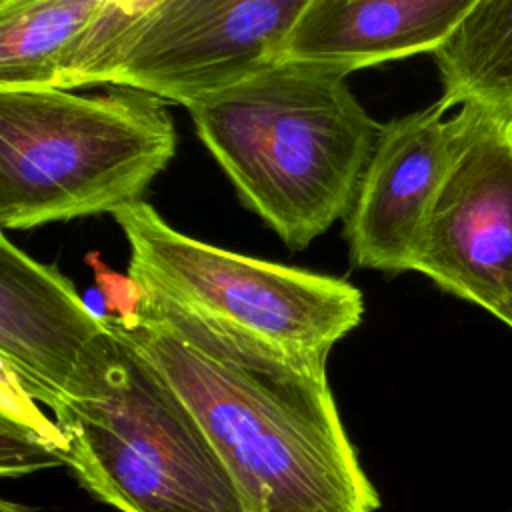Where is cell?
Returning <instances> with one entry per match:
<instances>
[{
    "label": "cell",
    "instance_id": "obj_1",
    "mask_svg": "<svg viewBox=\"0 0 512 512\" xmlns=\"http://www.w3.org/2000/svg\"><path fill=\"white\" fill-rule=\"evenodd\" d=\"M116 322L196 414L250 512L378 510L326 358L292 356L144 302L134 320Z\"/></svg>",
    "mask_w": 512,
    "mask_h": 512
},
{
    "label": "cell",
    "instance_id": "obj_2",
    "mask_svg": "<svg viewBox=\"0 0 512 512\" xmlns=\"http://www.w3.org/2000/svg\"><path fill=\"white\" fill-rule=\"evenodd\" d=\"M184 108L242 204L292 250L348 216L382 128L346 74L296 60Z\"/></svg>",
    "mask_w": 512,
    "mask_h": 512
},
{
    "label": "cell",
    "instance_id": "obj_3",
    "mask_svg": "<svg viewBox=\"0 0 512 512\" xmlns=\"http://www.w3.org/2000/svg\"><path fill=\"white\" fill-rule=\"evenodd\" d=\"M106 316L110 338L52 410L64 466L120 512H250L196 414Z\"/></svg>",
    "mask_w": 512,
    "mask_h": 512
},
{
    "label": "cell",
    "instance_id": "obj_4",
    "mask_svg": "<svg viewBox=\"0 0 512 512\" xmlns=\"http://www.w3.org/2000/svg\"><path fill=\"white\" fill-rule=\"evenodd\" d=\"M0 90V226L28 230L140 202L176 154L168 102L136 88Z\"/></svg>",
    "mask_w": 512,
    "mask_h": 512
},
{
    "label": "cell",
    "instance_id": "obj_5",
    "mask_svg": "<svg viewBox=\"0 0 512 512\" xmlns=\"http://www.w3.org/2000/svg\"><path fill=\"white\" fill-rule=\"evenodd\" d=\"M112 216L128 242V274L142 302L164 314L326 360L364 316L362 292L344 278L202 242L170 226L144 200Z\"/></svg>",
    "mask_w": 512,
    "mask_h": 512
},
{
    "label": "cell",
    "instance_id": "obj_6",
    "mask_svg": "<svg viewBox=\"0 0 512 512\" xmlns=\"http://www.w3.org/2000/svg\"><path fill=\"white\" fill-rule=\"evenodd\" d=\"M312 0H162L88 74L186 106L282 60Z\"/></svg>",
    "mask_w": 512,
    "mask_h": 512
},
{
    "label": "cell",
    "instance_id": "obj_7",
    "mask_svg": "<svg viewBox=\"0 0 512 512\" xmlns=\"http://www.w3.org/2000/svg\"><path fill=\"white\" fill-rule=\"evenodd\" d=\"M414 272L498 314L512 300V122L478 104L454 114L450 160L426 214Z\"/></svg>",
    "mask_w": 512,
    "mask_h": 512
},
{
    "label": "cell",
    "instance_id": "obj_8",
    "mask_svg": "<svg viewBox=\"0 0 512 512\" xmlns=\"http://www.w3.org/2000/svg\"><path fill=\"white\" fill-rule=\"evenodd\" d=\"M450 108L438 98L422 110L382 124L344 218V236L356 268L386 274L414 270L420 232L452 152Z\"/></svg>",
    "mask_w": 512,
    "mask_h": 512
},
{
    "label": "cell",
    "instance_id": "obj_9",
    "mask_svg": "<svg viewBox=\"0 0 512 512\" xmlns=\"http://www.w3.org/2000/svg\"><path fill=\"white\" fill-rule=\"evenodd\" d=\"M110 332L68 276L0 236V362L30 400L54 410Z\"/></svg>",
    "mask_w": 512,
    "mask_h": 512
},
{
    "label": "cell",
    "instance_id": "obj_10",
    "mask_svg": "<svg viewBox=\"0 0 512 512\" xmlns=\"http://www.w3.org/2000/svg\"><path fill=\"white\" fill-rule=\"evenodd\" d=\"M478 0H312L282 60L354 70L436 52Z\"/></svg>",
    "mask_w": 512,
    "mask_h": 512
},
{
    "label": "cell",
    "instance_id": "obj_11",
    "mask_svg": "<svg viewBox=\"0 0 512 512\" xmlns=\"http://www.w3.org/2000/svg\"><path fill=\"white\" fill-rule=\"evenodd\" d=\"M106 0H16L0 6V90L54 88Z\"/></svg>",
    "mask_w": 512,
    "mask_h": 512
},
{
    "label": "cell",
    "instance_id": "obj_12",
    "mask_svg": "<svg viewBox=\"0 0 512 512\" xmlns=\"http://www.w3.org/2000/svg\"><path fill=\"white\" fill-rule=\"evenodd\" d=\"M432 58L444 102L478 104L512 122V0H478Z\"/></svg>",
    "mask_w": 512,
    "mask_h": 512
},
{
    "label": "cell",
    "instance_id": "obj_13",
    "mask_svg": "<svg viewBox=\"0 0 512 512\" xmlns=\"http://www.w3.org/2000/svg\"><path fill=\"white\" fill-rule=\"evenodd\" d=\"M10 384L14 400L2 390L0 416V464L2 476H20L46 466H64V440L56 424H50L34 408L22 388L2 372Z\"/></svg>",
    "mask_w": 512,
    "mask_h": 512
},
{
    "label": "cell",
    "instance_id": "obj_14",
    "mask_svg": "<svg viewBox=\"0 0 512 512\" xmlns=\"http://www.w3.org/2000/svg\"><path fill=\"white\" fill-rule=\"evenodd\" d=\"M162 0H110L106 8L98 14L94 24L88 28L68 64L60 72L54 88H80L84 86L88 74L100 64V60L110 52L116 40L142 16H146Z\"/></svg>",
    "mask_w": 512,
    "mask_h": 512
},
{
    "label": "cell",
    "instance_id": "obj_15",
    "mask_svg": "<svg viewBox=\"0 0 512 512\" xmlns=\"http://www.w3.org/2000/svg\"><path fill=\"white\" fill-rule=\"evenodd\" d=\"M86 264L94 274L106 310L122 322L134 320L142 302V292L134 278L130 274H120L108 268L98 252H88Z\"/></svg>",
    "mask_w": 512,
    "mask_h": 512
},
{
    "label": "cell",
    "instance_id": "obj_16",
    "mask_svg": "<svg viewBox=\"0 0 512 512\" xmlns=\"http://www.w3.org/2000/svg\"><path fill=\"white\" fill-rule=\"evenodd\" d=\"M496 318H498V320H502L506 326H510V328H512V300H510V302H508V304H506V306L496 314Z\"/></svg>",
    "mask_w": 512,
    "mask_h": 512
},
{
    "label": "cell",
    "instance_id": "obj_17",
    "mask_svg": "<svg viewBox=\"0 0 512 512\" xmlns=\"http://www.w3.org/2000/svg\"><path fill=\"white\" fill-rule=\"evenodd\" d=\"M0 512H28L24 506L16 504V502H10V500H2L0 502Z\"/></svg>",
    "mask_w": 512,
    "mask_h": 512
},
{
    "label": "cell",
    "instance_id": "obj_18",
    "mask_svg": "<svg viewBox=\"0 0 512 512\" xmlns=\"http://www.w3.org/2000/svg\"><path fill=\"white\" fill-rule=\"evenodd\" d=\"M10 2H16V0H0V6H6V4H10Z\"/></svg>",
    "mask_w": 512,
    "mask_h": 512
},
{
    "label": "cell",
    "instance_id": "obj_19",
    "mask_svg": "<svg viewBox=\"0 0 512 512\" xmlns=\"http://www.w3.org/2000/svg\"><path fill=\"white\" fill-rule=\"evenodd\" d=\"M106 2H110V0H106Z\"/></svg>",
    "mask_w": 512,
    "mask_h": 512
}]
</instances>
